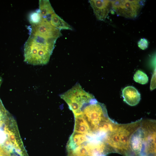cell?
<instances>
[{
    "label": "cell",
    "mask_w": 156,
    "mask_h": 156,
    "mask_svg": "<svg viewBox=\"0 0 156 156\" xmlns=\"http://www.w3.org/2000/svg\"><path fill=\"white\" fill-rule=\"evenodd\" d=\"M57 40L29 34L24 46L25 62L34 65L47 64Z\"/></svg>",
    "instance_id": "cell-1"
},
{
    "label": "cell",
    "mask_w": 156,
    "mask_h": 156,
    "mask_svg": "<svg viewBox=\"0 0 156 156\" xmlns=\"http://www.w3.org/2000/svg\"><path fill=\"white\" fill-rule=\"evenodd\" d=\"M138 123L117 125L112 131L106 135L103 141L109 148L111 146L118 152L127 155L128 152L130 151V137L138 125Z\"/></svg>",
    "instance_id": "cell-2"
},
{
    "label": "cell",
    "mask_w": 156,
    "mask_h": 156,
    "mask_svg": "<svg viewBox=\"0 0 156 156\" xmlns=\"http://www.w3.org/2000/svg\"><path fill=\"white\" fill-rule=\"evenodd\" d=\"M60 96L67 103L75 117L80 115L82 107L95 99L93 95L86 92L78 83L60 94Z\"/></svg>",
    "instance_id": "cell-3"
},
{
    "label": "cell",
    "mask_w": 156,
    "mask_h": 156,
    "mask_svg": "<svg viewBox=\"0 0 156 156\" xmlns=\"http://www.w3.org/2000/svg\"><path fill=\"white\" fill-rule=\"evenodd\" d=\"M81 112L91 131L95 133H97L101 124L109 118L105 106L95 99L85 105L81 109Z\"/></svg>",
    "instance_id": "cell-4"
},
{
    "label": "cell",
    "mask_w": 156,
    "mask_h": 156,
    "mask_svg": "<svg viewBox=\"0 0 156 156\" xmlns=\"http://www.w3.org/2000/svg\"><path fill=\"white\" fill-rule=\"evenodd\" d=\"M112 7L118 15L130 18L137 17L144 3L143 0L111 1Z\"/></svg>",
    "instance_id": "cell-5"
},
{
    "label": "cell",
    "mask_w": 156,
    "mask_h": 156,
    "mask_svg": "<svg viewBox=\"0 0 156 156\" xmlns=\"http://www.w3.org/2000/svg\"><path fill=\"white\" fill-rule=\"evenodd\" d=\"M31 25L29 34L57 39L62 35L60 30L53 27L46 19L42 18L39 23Z\"/></svg>",
    "instance_id": "cell-6"
},
{
    "label": "cell",
    "mask_w": 156,
    "mask_h": 156,
    "mask_svg": "<svg viewBox=\"0 0 156 156\" xmlns=\"http://www.w3.org/2000/svg\"><path fill=\"white\" fill-rule=\"evenodd\" d=\"M89 2L97 19L101 21H104L112 7L111 1L90 0Z\"/></svg>",
    "instance_id": "cell-7"
},
{
    "label": "cell",
    "mask_w": 156,
    "mask_h": 156,
    "mask_svg": "<svg viewBox=\"0 0 156 156\" xmlns=\"http://www.w3.org/2000/svg\"><path fill=\"white\" fill-rule=\"evenodd\" d=\"M143 139L142 127L135 130L130 137L129 147L130 151L136 154L140 153Z\"/></svg>",
    "instance_id": "cell-8"
},
{
    "label": "cell",
    "mask_w": 156,
    "mask_h": 156,
    "mask_svg": "<svg viewBox=\"0 0 156 156\" xmlns=\"http://www.w3.org/2000/svg\"><path fill=\"white\" fill-rule=\"evenodd\" d=\"M122 93L124 101L130 106L136 105L140 100V94L133 86H127L124 88L122 90Z\"/></svg>",
    "instance_id": "cell-9"
},
{
    "label": "cell",
    "mask_w": 156,
    "mask_h": 156,
    "mask_svg": "<svg viewBox=\"0 0 156 156\" xmlns=\"http://www.w3.org/2000/svg\"><path fill=\"white\" fill-rule=\"evenodd\" d=\"M85 134L73 132L70 138L67 145V150L73 148L89 141L92 138Z\"/></svg>",
    "instance_id": "cell-10"
},
{
    "label": "cell",
    "mask_w": 156,
    "mask_h": 156,
    "mask_svg": "<svg viewBox=\"0 0 156 156\" xmlns=\"http://www.w3.org/2000/svg\"><path fill=\"white\" fill-rule=\"evenodd\" d=\"M75 117V121L73 132L86 135L93 133L90 130L87 122L82 115Z\"/></svg>",
    "instance_id": "cell-11"
},
{
    "label": "cell",
    "mask_w": 156,
    "mask_h": 156,
    "mask_svg": "<svg viewBox=\"0 0 156 156\" xmlns=\"http://www.w3.org/2000/svg\"><path fill=\"white\" fill-rule=\"evenodd\" d=\"M49 22L53 27L60 30L62 29L72 30L73 29L69 24L55 12L51 15Z\"/></svg>",
    "instance_id": "cell-12"
},
{
    "label": "cell",
    "mask_w": 156,
    "mask_h": 156,
    "mask_svg": "<svg viewBox=\"0 0 156 156\" xmlns=\"http://www.w3.org/2000/svg\"><path fill=\"white\" fill-rule=\"evenodd\" d=\"M39 10L42 18L49 21L51 15L55 12L49 1L48 0H39Z\"/></svg>",
    "instance_id": "cell-13"
},
{
    "label": "cell",
    "mask_w": 156,
    "mask_h": 156,
    "mask_svg": "<svg viewBox=\"0 0 156 156\" xmlns=\"http://www.w3.org/2000/svg\"><path fill=\"white\" fill-rule=\"evenodd\" d=\"M133 79L136 82L142 84L147 83L148 80L147 75L139 70H138L134 74Z\"/></svg>",
    "instance_id": "cell-14"
},
{
    "label": "cell",
    "mask_w": 156,
    "mask_h": 156,
    "mask_svg": "<svg viewBox=\"0 0 156 156\" xmlns=\"http://www.w3.org/2000/svg\"><path fill=\"white\" fill-rule=\"evenodd\" d=\"M42 17L39 9L32 13L29 17V21L31 24H35L39 23Z\"/></svg>",
    "instance_id": "cell-15"
},
{
    "label": "cell",
    "mask_w": 156,
    "mask_h": 156,
    "mask_svg": "<svg viewBox=\"0 0 156 156\" xmlns=\"http://www.w3.org/2000/svg\"><path fill=\"white\" fill-rule=\"evenodd\" d=\"M148 40L144 38H141L138 43V47L142 50L146 49L148 47Z\"/></svg>",
    "instance_id": "cell-16"
}]
</instances>
